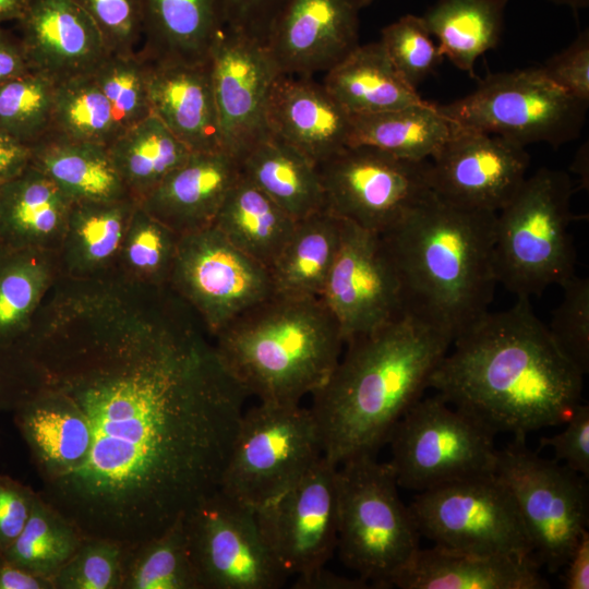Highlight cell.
I'll use <instances>...</instances> for the list:
<instances>
[{
    "instance_id": "obj_21",
    "label": "cell",
    "mask_w": 589,
    "mask_h": 589,
    "mask_svg": "<svg viewBox=\"0 0 589 589\" xmlns=\"http://www.w3.org/2000/svg\"><path fill=\"white\" fill-rule=\"evenodd\" d=\"M269 134L320 165L349 146L351 116L312 76L279 74L265 107Z\"/></svg>"
},
{
    "instance_id": "obj_22",
    "label": "cell",
    "mask_w": 589,
    "mask_h": 589,
    "mask_svg": "<svg viewBox=\"0 0 589 589\" xmlns=\"http://www.w3.org/2000/svg\"><path fill=\"white\" fill-rule=\"evenodd\" d=\"M16 22L31 70L56 83L91 73L108 55L97 27L74 0H27Z\"/></svg>"
},
{
    "instance_id": "obj_55",
    "label": "cell",
    "mask_w": 589,
    "mask_h": 589,
    "mask_svg": "<svg viewBox=\"0 0 589 589\" xmlns=\"http://www.w3.org/2000/svg\"><path fill=\"white\" fill-rule=\"evenodd\" d=\"M0 589H55L50 579L31 573L0 551Z\"/></svg>"
},
{
    "instance_id": "obj_57",
    "label": "cell",
    "mask_w": 589,
    "mask_h": 589,
    "mask_svg": "<svg viewBox=\"0 0 589 589\" xmlns=\"http://www.w3.org/2000/svg\"><path fill=\"white\" fill-rule=\"evenodd\" d=\"M27 0H0V25L8 21H17Z\"/></svg>"
},
{
    "instance_id": "obj_35",
    "label": "cell",
    "mask_w": 589,
    "mask_h": 589,
    "mask_svg": "<svg viewBox=\"0 0 589 589\" xmlns=\"http://www.w3.org/2000/svg\"><path fill=\"white\" fill-rule=\"evenodd\" d=\"M58 277L56 253L0 245V354L27 334Z\"/></svg>"
},
{
    "instance_id": "obj_28",
    "label": "cell",
    "mask_w": 589,
    "mask_h": 589,
    "mask_svg": "<svg viewBox=\"0 0 589 589\" xmlns=\"http://www.w3.org/2000/svg\"><path fill=\"white\" fill-rule=\"evenodd\" d=\"M143 45L153 59L206 62L226 27L225 0H142Z\"/></svg>"
},
{
    "instance_id": "obj_44",
    "label": "cell",
    "mask_w": 589,
    "mask_h": 589,
    "mask_svg": "<svg viewBox=\"0 0 589 589\" xmlns=\"http://www.w3.org/2000/svg\"><path fill=\"white\" fill-rule=\"evenodd\" d=\"M131 549L108 538L86 537L53 578L55 589H122Z\"/></svg>"
},
{
    "instance_id": "obj_3",
    "label": "cell",
    "mask_w": 589,
    "mask_h": 589,
    "mask_svg": "<svg viewBox=\"0 0 589 589\" xmlns=\"http://www.w3.org/2000/svg\"><path fill=\"white\" fill-rule=\"evenodd\" d=\"M453 340L402 314L345 344L337 364L309 407L324 457L339 466L386 445L402 416L429 388Z\"/></svg>"
},
{
    "instance_id": "obj_4",
    "label": "cell",
    "mask_w": 589,
    "mask_h": 589,
    "mask_svg": "<svg viewBox=\"0 0 589 589\" xmlns=\"http://www.w3.org/2000/svg\"><path fill=\"white\" fill-rule=\"evenodd\" d=\"M496 214L433 192L381 235L400 283L404 313L453 341L489 312Z\"/></svg>"
},
{
    "instance_id": "obj_19",
    "label": "cell",
    "mask_w": 589,
    "mask_h": 589,
    "mask_svg": "<svg viewBox=\"0 0 589 589\" xmlns=\"http://www.w3.org/2000/svg\"><path fill=\"white\" fill-rule=\"evenodd\" d=\"M208 61L223 148L240 158L267 133L265 107L280 72L264 43L228 27Z\"/></svg>"
},
{
    "instance_id": "obj_16",
    "label": "cell",
    "mask_w": 589,
    "mask_h": 589,
    "mask_svg": "<svg viewBox=\"0 0 589 589\" xmlns=\"http://www.w3.org/2000/svg\"><path fill=\"white\" fill-rule=\"evenodd\" d=\"M337 467L323 456L292 486L254 510L265 543L289 577L324 567L336 552Z\"/></svg>"
},
{
    "instance_id": "obj_12",
    "label": "cell",
    "mask_w": 589,
    "mask_h": 589,
    "mask_svg": "<svg viewBox=\"0 0 589 589\" xmlns=\"http://www.w3.org/2000/svg\"><path fill=\"white\" fill-rule=\"evenodd\" d=\"M409 508L420 534L436 545L537 561L516 502L494 472L419 492Z\"/></svg>"
},
{
    "instance_id": "obj_56",
    "label": "cell",
    "mask_w": 589,
    "mask_h": 589,
    "mask_svg": "<svg viewBox=\"0 0 589 589\" xmlns=\"http://www.w3.org/2000/svg\"><path fill=\"white\" fill-rule=\"evenodd\" d=\"M566 589L589 588V533L586 531L577 543L570 558L564 566Z\"/></svg>"
},
{
    "instance_id": "obj_14",
    "label": "cell",
    "mask_w": 589,
    "mask_h": 589,
    "mask_svg": "<svg viewBox=\"0 0 589 589\" xmlns=\"http://www.w3.org/2000/svg\"><path fill=\"white\" fill-rule=\"evenodd\" d=\"M202 589H278L289 575L265 543L254 509L220 490L184 515Z\"/></svg>"
},
{
    "instance_id": "obj_54",
    "label": "cell",
    "mask_w": 589,
    "mask_h": 589,
    "mask_svg": "<svg viewBox=\"0 0 589 589\" xmlns=\"http://www.w3.org/2000/svg\"><path fill=\"white\" fill-rule=\"evenodd\" d=\"M294 589H368L371 586L360 577H346L325 566L304 576L296 577Z\"/></svg>"
},
{
    "instance_id": "obj_5",
    "label": "cell",
    "mask_w": 589,
    "mask_h": 589,
    "mask_svg": "<svg viewBox=\"0 0 589 589\" xmlns=\"http://www.w3.org/2000/svg\"><path fill=\"white\" fill-rule=\"evenodd\" d=\"M232 377L259 401L300 404L330 375L345 341L320 297L273 294L213 335Z\"/></svg>"
},
{
    "instance_id": "obj_13",
    "label": "cell",
    "mask_w": 589,
    "mask_h": 589,
    "mask_svg": "<svg viewBox=\"0 0 589 589\" xmlns=\"http://www.w3.org/2000/svg\"><path fill=\"white\" fill-rule=\"evenodd\" d=\"M317 168L325 208L378 235L432 193L429 160H408L371 146H348Z\"/></svg>"
},
{
    "instance_id": "obj_43",
    "label": "cell",
    "mask_w": 589,
    "mask_h": 589,
    "mask_svg": "<svg viewBox=\"0 0 589 589\" xmlns=\"http://www.w3.org/2000/svg\"><path fill=\"white\" fill-rule=\"evenodd\" d=\"M147 71V59L140 49L127 55L108 53L92 71L122 131L152 115Z\"/></svg>"
},
{
    "instance_id": "obj_1",
    "label": "cell",
    "mask_w": 589,
    "mask_h": 589,
    "mask_svg": "<svg viewBox=\"0 0 589 589\" xmlns=\"http://www.w3.org/2000/svg\"><path fill=\"white\" fill-rule=\"evenodd\" d=\"M69 402L82 461L39 495L86 537L133 550L217 492L247 390L169 287L59 280L0 361V401L26 388Z\"/></svg>"
},
{
    "instance_id": "obj_58",
    "label": "cell",
    "mask_w": 589,
    "mask_h": 589,
    "mask_svg": "<svg viewBox=\"0 0 589 589\" xmlns=\"http://www.w3.org/2000/svg\"><path fill=\"white\" fill-rule=\"evenodd\" d=\"M549 1L558 5L568 7L573 11H578L589 5V0H549Z\"/></svg>"
},
{
    "instance_id": "obj_41",
    "label": "cell",
    "mask_w": 589,
    "mask_h": 589,
    "mask_svg": "<svg viewBox=\"0 0 589 589\" xmlns=\"http://www.w3.org/2000/svg\"><path fill=\"white\" fill-rule=\"evenodd\" d=\"M180 236L137 205L121 245L115 277L168 286Z\"/></svg>"
},
{
    "instance_id": "obj_20",
    "label": "cell",
    "mask_w": 589,
    "mask_h": 589,
    "mask_svg": "<svg viewBox=\"0 0 589 589\" xmlns=\"http://www.w3.org/2000/svg\"><path fill=\"white\" fill-rule=\"evenodd\" d=\"M365 0H284L266 47L281 74L327 72L359 46Z\"/></svg>"
},
{
    "instance_id": "obj_39",
    "label": "cell",
    "mask_w": 589,
    "mask_h": 589,
    "mask_svg": "<svg viewBox=\"0 0 589 589\" xmlns=\"http://www.w3.org/2000/svg\"><path fill=\"white\" fill-rule=\"evenodd\" d=\"M121 132L92 72L57 83L50 134L108 146Z\"/></svg>"
},
{
    "instance_id": "obj_24",
    "label": "cell",
    "mask_w": 589,
    "mask_h": 589,
    "mask_svg": "<svg viewBox=\"0 0 589 589\" xmlns=\"http://www.w3.org/2000/svg\"><path fill=\"white\" fill-rule=\"evenodd\" d=\"M241 175L239 158L224 149L192 153L139 205L182 236L213 225Z\"/></svg>"
},
{
    "instance_id": "obj_11",
    "label": "cell",
    "mask_w": 589,
    "mask_h": 589,
    "mask_svg": "<svg viewBox=\"0 0 589 589\" xmlns=\"http://www.w3.org/2000/svg\"><path fill=\"white\" fill-rule=\"evenodd\" d=\"M494 473L512 493L538 563L556 573L588 531L587 479L517 438L496 452Z\"/></svg>"
},
{
    "instance_id": "obj_37",
    "label": "cell",
    "mask_w": 589,
    "mask_h": 589,
    "mask_svg": "<svg viewBox=\"0 0 589 589\" xmlns=\"http://www.w3.org/2000/svg\"><path fill=\"white\" fill-rule=\"evenodd\" d=\"M107 147L130 196L137 203L193 153L154 115L122 131Z\"/></svg>"
},
{
    "instance_id": "obj_9",
    "label": "cell",
    "mask_w": 589,
    "mask_h": 589,
    "mask_svg": "<svg viewBox=\"0 0 589 589\" xmlns=\"http://www.w3.org/2000/svg\"><path fill=\"white\" fill-rule=\"evenodd\" d=\"M323 456L309 408L259 401L243 412L219 490L255 510L298 482Z\"/></svg>"
},
{
    "instance_id": "obj_33",
    "label": "cell",
    "mask_w": 589,
    "mask_h": 589,
    "mask_svg": "<svg viewBox=\"0 0 589 589\" xmlns=\"http://www.w3.org/2000/svg\"><path fill=\"white\" fill-rule=\"evenodd\" d=\"M455 125L438 105L424 100L404 108L351 116L349 146L365 145L399 158L430 160L453 135Z\"/></svg>"
},
{
    "instance_id": "obj_29",
    "label": "cell",
    "mask_w": 589,
    "mask_h": 589,
    "mask_svg": "<svg viewBox=\"0 0 589 589\" xmlns=\"http://www.w3.org/2000/svg\"><path fill=\"white\" fill-rule=\"evenodd\" d=\"M322 83L350 116L380 113L424 101L395 68L380 41L357 46L325 72Z\"/></svg>"
},
{
    "instance_id": "obj_34",
    "label": "cell",
    "mask_w": 589,
    "mask_h": 589,
    "mask_svg": "<svg viewBox=\"0 0 589 589\" xmlns=\"http://www.w3.org/2000/svg\"><path fill=\"white\" fill-rule=\"evenodd\" d=\"M296 223L241 175L226 195L212 226L236 248L269 268Z\"/></svg>"
},
{
    "instance_id": "obj_42",
    "label": "cell",
    "mask_w": 589,
    "mask_h": 589,
    "mask_svg": "<svg viewBox=\"0 0 589 589\" xmlns=\"http://www.w3.org/2000/svg\"><path fill=\"white\" fill-rule=\"evenodd\" d=\"M56 86L36 71L0 84V132L28 146L50 134Z\"/></svg>"
},
{
    "instance_id": "obj_36",
    "label": "cell",
    "mask_w": 589,
    "mask_h": 589,
    "mask_svg": "<svg viewBox=\"0 0 589 589\" xmlns=\"http://www.w3.org/2000/svg\"><path fill=\"white\" fill-rule=\"evenodd\" d=\"M509 0H437L422 15L444 58L473 75L479 57L501 39Z\"/></svg>"
},
{
    "instance_id": "obj_31",
    "label": "cell",
    "mask_w": 589,
    "mask_h": 589,
    "mask_svg": "<svg viewBox=\"0 0 589 589\" xmlns=\"http://www.w3.org/2000/svg\"><path fill=\"white\" fill-rule=\"evenodd\" d=\"M31 151V165L49 177L72 202L132 199L105 145L48 134Z\"/></svg>"
},
{
    "instance_id": "obj_26",
    "label": "cell",
    "mask_w": 589,
    "mask_h": 589,
    "mask_svg": "<svg viewBox=\"0 0 589 589\" xmlns=\"http://www.w3.org/2000/svg\"><path fill=\"white\" fill-rule=\"evenodd\" d=\"M137 205L133 199L72 202L56 254L59 276L71 280L115 277L124 235Z\"/></svg>"
},
{
    "instance_id": "obj_46",
    "label": "cell",
    "mask_w": 589,
    "mask_h": 589,
    "mask_svg": "<svg viewBox=\"0 0 589 589\" xmlns=\"http://www.w3.org/2000/svg\"><path fill=\"white\" fill-rule=\"evenodd\" d=\"M548 327L563 354L584 374L589 371V280L574 275Z\"/></svg>"
},
{
    "instance_id": "obj_27",
    "label": "cell",
    "mask_w": 589,
    "mask_h": 589,
    "mask_svg": "<svg viewBox=\"0 0 589 589\" xmlns=\"http://www.w3.org/2000/svg\"><path fill=\"white\" fill-rule=\"evenodd\" d=\"M72 201L29 165L0 187V245L58 252Z\"/></svg>"
},
{
    "instance_id": "obj_59",
    "label": "cell",
    "mask_w": 589,
    "mask_h": 589,
    "mask_svg": "<svg viewBox=\"0 0 589 589\" xmlns=\"http://www.w3.org/2000/svg\"><path fill=\"white\" fill-rule=\"evenodd\" d=\"M375 0H365V7L374 2Z\"/></svg>"
},
{
    "instance_id": "obj_2",
    "label": "cell",
    "mask_w": 589,
    "mask_h": 589,
    "mask_svg": "<svg viewBox=\"0 0 589 589\" xmlns=\"http://www.w3.org/2000/svg\"><path fill=\"white\" fill-rule=\"evenodd\" d=\"M429 388L495 435L564 424L581 404L585 374L554 342L529 299L485 313L458 335Z\"/></svg>"
},
{
    "instance_id": "obj_8",
    "label": "cell",
    "mask_w": 589,
    "mask_h": 589,
    "mask_svg": "<svg viewBox=\"0 0 589 589\" xmlns=\"http://www.w3.org/2000/svg\"><path fill=\"white\" fill-rule=\"evenodd\" d=\"M588 105L539 67L489 74L471 93L438 108L457 129L496 134L524 147H560L579 136Z\"/></svg>"
},
{
    "instance_id": "obj_53",
    "label": "cell",
    "mask_w": 589,
    "mask_h": 589,
    "mask_svg": "<svg viewBox=\"0 0 589 589\" xmlns=\"http://www.w3.org/2000/svg\"><path fill=\"white\" fill-rule=\"evenodd\" d=\"M32 71L20 38L0 25V84Z\"/></svg>"
},
{
    "instance_id": "obj_6",
    "label": "cell",
    "mask_w": 589,
    "mask_h": 589,
    "mask_svg": "<svg viewBox=\"0 0 589 589\" xmlns=\"http://www.w3.org/2000/svg\"><path fill=\"white\" fill-rule=\"evenodd\" d=\"M572 194L567 172L540 168L496 214L494 274L517 299L540 296L576 275L569 232Z\"/></svg>"
},
{
    "instance_id": "obj_48",
    "label": "cell",
    "mask_w": 589,
    "mask_h": 589,
    "mask_svg": "<svg viewBox=\"0 0 589 589\" xmlns=\"http://www.w3.org/2000/svg\"><path fill=\"white\" fill-rule=\"evenodd\" d=\"M545 76L576 99L589 103V31L540 67Z\"/></svg>"
},
{
    "instance_id": "obj_47",
    "label": "cell",
    "mask_w": 589,
    "mask_h": 589,
    "mask_svg": "<svg viewBox=\"0 0 589 589\" xmlns=\"http://www.w3.org/2000/svg\"><path fill=\"white\" fill-rule=\"evenodd\" d=\"M97 27L108 53H133L143 41L142 0H74Z\"/></svg>"
},
{
    "instance_id": "obj_49",
    "label": "cell",
    "mask_w": 589,
    "mask_h": 589,
    "mask_svg": "<svg viewBox=\"0 0 589 589\" xmlns=\"http://www.w3.org/2000/svg\"><path fill=\"white\" fill-rule=\"evenodd\" d=\"M566 428L552 437H542L540 445L551 447L554 459L589 479V406L581 402L565 422Z\"/></svg>"
},
{
    "instance_id": "obj_50",
    "label": "cell",
    "mask_w": 589,
    "mask_h": 589,
    "mask_svg": "<svg viewBox=\"0 0 589 589\" xmlns=\"http://www.w3.org/2000/svg\"><path fill=\"white\" fill-rule=\"evenodd\" d=\"M37 492L0 473V551H5L25 527Z\"/></svg>"
},
{
    "instance_id": "obj_45",
    "label": "cell",
    "mask_w": 589,
    "mask_h": 589,
    "mask_svg": "<svg viewBox=\"0 0 589 589\" xmlns=\"http://www.w3.org/2000/svg\"><path fill=\"white\" fill-rule=\"evenodd\" d=\"M380 43L401 76L417 91L444 59L422 16L406 14L389 23L381 31Z\"/></svg>"
},
{
    "instance_id": "obj_10",
    "label": "cell",
    "mask_w": 589,
    "mask_h": 589,
    "mask_svg": "<svg viewBox=\"0 0 589 589\" xmlns=\"http://www.w3.org/2000/svg\"><path fill=\"white\" fill-rule=\"evenodd\" d=\"M495 434L438 395L420 398L395 425L388 465L399 488L422 492L493 473Z\"/></svg>"
},
{
    "instance_id": "obj_32",
    "label": "cell",
    "mask_w": 589,
    "mask_h": 589,
    "mask_svg": "<svg viewBox=\"0 0 589 589\" xmlns=\"http://www.w3.org/2000/svg\"><path fill=\"white\" fill-rule=\"evenodd\" d=\"M341 236V219L326 208L297 220L291 236L268 268L274 294L320 297Z\"/></svg>"
},
{
    "instance_id": "obj_51",
    "label": "cell",
    "mask_w": 589,
    "mask_h": 589,
    "mask_svg": "<svg viewBox=\"0 0 589 589\" xmlns=\"http://www.w3.org/2000/svg\"><path fill=\"white\" fill-rule=\"evenodd\" d=\"M284 0H225L226 27L266 44Z\"/></svg>"
},
{
    "instance_id": "obj_30",
    "label": "cell",
    "mask_w": 589,
    "mask_h": 589,
    "mask_svg": "<svg viewBox=\"0 0 589 589\" xmlns=\"http://www.w3.org/2000/svg\"><path fill=\"white\" fill-rule=\"evenodd\" d=\"M239 160L242 175L294 220L325 209L317 165L268 132Z\"/></svg>"
},
{
    "instance_id": "obj_52",
    "label": "cell",
    "mask_w": 589,
    "mask_h": 589,
    "mask_svg": "<svg viewBox=\"0 0 589 589\" xmlns=\"http://www.w3.org/2000/svg\"><path fill=\"white\" fill-rule=\"evenodd\" d=\"M31 146L0 132V187L21 175L31 165Z\"/></svg>"
},
{
    "instance_id": "obj_15",
    "label": "cell",
    "mask_w": 589,
    "mask_h": 589,
    "mask_svg": "<svg viewBox=\"0 0 589 589\" xmlns=\"http://www.w3.org/2000/svg\"><path fill=\"white\" fill-rule=\"evenodd\" d=\"M168 287L212 336L274 294L269 269L214 226L180 236Z\"/></svg>"
},
{
    "instance_id": "obj_18",
    "label": "cell",
    "mask_w": 589,
    "mask_h": 589,
    "mask_svg": "<svg viewBox=\"0 0 589 589\" xmlns=\"http://www.w3.org/2000/svg\"><path fill=\"white\" fill-rule=\"evenodd\" d=\"M429 161L438 199L497 214L527 178L530 157L526 147L496 134L455 128Z\"/></svg>"
},
{
    "instance_id": "obj_7",
    "label": "cell",
    "mask_w": 589,
    "mask_h": 589,
    "mask_svg": "<svg viewBox=\"0 0 589 589\" xmlns=\"http://www.w3.org/2000/svg\"><path fill=\"white\" fill-rule=\"evenodd\" d=\"M388 462L361 455L337 467L336 551L371 588H392L421 537Z\"/></svg>"
},
{
    "instance_id": "obj_17",
    "label": "cell",
    "mask_w": 589,
    "mask_h": 589,
    "mask_svg": "<svg viewBox=\"0 0 589 589\" xmlns=\"http://www.w3.org/2000/svg\"><path fill=\"white\" fill-rule=\"evenodd\" d=\"M320 298L345 344L405 314L398 275L381 235L341 220L338 252Z\"/></svg>"
},
{
    "instance_id": "obj_38",
    "label": "cell",
    "mask_w": 589,
    "mask_h": 589,
    "mask_svg": "<svg viewBox=\"0 0 589 589\" xmlns=\"http://www.w3.org/2000/svg\"><path fill=\"white\" fill-rule=\"evenodd\" d=\"M84 538L74 522L37 492L25 527L2 552L20 567L52 581L81 546Z\"/></svg>"
},
{
    "instance_id": "obj_23",
    "label": "cell",
    "mask_w": 589,
    "mask_h": 589,
    "mask_svg": "<svg viewBox=\"0 0 589 589\" xmlns=\"http://www.w3.org/2000/svg\"><path fill=\"white\" fill-rule=\"evenodd\" d=\"M144 56L152 115L193 153L224 149L209 61Z\"/></svg>"
},
{
    "instance_id": "obj_40",
    "label": "cell",
    "mask_w": 589,
    "mask_h": 589,
    "mask_svg": "<svg viewBox=\"0 0 589 589\" xmlns=\"http://www.w3.org/2000/svg\"><path fill=\"white\" fill-rule=\"evenodd\" d=\"M184 516L131 550L122 589H202L193 566Z\"/></svg>"
},
{
    "instance_id": "obj_25",
    "label": "cell",
    "mask_w": 589,
    "mask_h": 589,
    "mask_svg": "<svg viewBox=\"0 0 589 589\" xmlns=\"http://www.w3.org/2000/svg\"><path fill=\"white\" fill-rule=\"evenodd\" d=\"M534 560L454 550L418 549L395 577L401 589H546Z\"/></svg>"
}]
</instances>
